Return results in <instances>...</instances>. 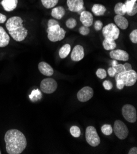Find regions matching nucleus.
I'll return each instance as SVG.
<instances>
[{
    "instance_id": "1",
    "label": "nucleus",
    "mask_w": 137,
    "mask_h": 154,
    "mask_svg": "<svg viewBox=\"0 0 137 154\" xmlns=\"http://www.w3.org/2000/svg\"><path fill=\"white\" fill-rule=\"evenodd\" d=\"M6 149L9 154H20L27 145L25 135L19 130L11 129L5 135Z\"/></svg>"
},
{
    "instance_id": "2",
    "label": "nucleus",
    "mask_w": 137,
    "mask_h": 154,
    "mask_svg": "<svg viewBox=\"0 0 137 154\" xmlns=\"http://www.w3.org/2000/svg\"><path fill=\"white\" fill-rule=\"evenodd\" d=\"M6 26L9 34L16 41H22L28 35V30L23 26V20L19 16H14L9 19Z\"/></svg>"
},
{
    "instance_id": "3",
    "label": "nucleus",
    "mask_w": 137,
    "mask_h": 154,
    "mask_svg": "<svg viewBox=\"0 0 137 154\" xmlns=\"http://www.w3.org/2000/svg\"><path fill=\"white\" fill-rule=\"evenodd\" d=\"M114 77L116 80L120 79L123 81L125 86L131 87L136 82L137 73L135 70L131 69L128 71H124L123 72L116 74Z\"/></svg>"
},
{
    "instance_id": "4",
    "label": "nucleus",
    "mask_w": 137,
    "mask_h": 154,
    "mask_svg": "<svg viewBox=\"0 0 137 154\" xmlns=\"http://www.w3.org/2000/svg\"><path fill=\"white\" fill-rule=\"evenodd\" d=\"M47 33L49 40L54 42L63 40L66 35V32L60 27V25H56L48 28Z\"/></svg>"
},
{
    "instance_id": "5",
    "label": "nucleus",
    "mask_w": 137,
    "mask_h": 154,
    "mask_svg": "<svg viewBox=\"0 0 137 154\" xmlns=\"http://www.w3.org/2000/svg\"><path fill=\"white\" fill-rule=\"evenodd\" d=\"M102 33L104 39L108 41H115L119 36L120 30L116 24L110 23L103 28Z\"/></svg>"
},
{
    "instance_id": "6",
    "label": "nucleus",
    "mask_w": 137,
    "mask_h": 154,
    "mask_svg": "<svg viewBox=\"0 0 137 154\" xmlns=\"http://www.w3.org/2000/svg\"><path fill=\"white\" fill-rule=\"evenodd\" d=\"M86 140L91 146L97 147L100 143V138L94 127L89 126L86 130Z\"/></svg>"
},
{
    "instance_id": "7",
    "label": "nucleus",
    "mask_w": 137,
    "mask_h": 154,
    "mask_svg": "<svg viewBox=\"0 0 137 154\" xmlns=\"http://www.w3.org/2000/svg\"><path fill=\"white\" fill-rule=\"evenodd\" d=\"M114 132L119 140H124L129 135V129L123 122L117 120L114 124Z\"/></svg>"
},
{
    "instance_id": "8",
    "label": "nucleus",
    "mask_w": 137,
    "mask_h": 154,
    "mask_svg": "<svg viewBox=\"0 0 137 154\" xmlns=\"http://www.w3.org/2000/svg\"><path fill=\"white\" fill-rule=\"evenodd\" d=\"M57 83L56 81L52 78H48L44 79L40 84L41 90L46 94H51L54 92L57 88Z\"/></svg>"
},
{
    "instance_id": "9",
    "label": "nucleus",
    "mask_w": 137,
    "mask_h": 154,
    "mask_svg": "<svg viewBox=\"0 0 137 154\" xmlns=\"http://www.w3.org/2000/svg\"><path fill=\"white\" fill-rule=\"evenodd\" d=\"M122 113L124 119L130 123H135L137 119L136 110L131 104H125L122 109Z\"/></svg>"
},
{
    "instance_id": "10",
    "label": "nucleus",
    "mask_w": 137,
    "mask_h": 154,
    "mask_svg": "<svg viewBox=\"0 0 137 154\" xmlns=\"http://www.w3.org/2000/svg\"><path fill=\"white\" fill-rule=\"evenodd\" d=\"M67 4L68 9L71 12L80 14L83 11H86L84 0H67Z\"/></svg>"
},
{
    "instance_id": "11",
    "label": "nucleus",
    "mask_w": 137,
    "mask_h": 154,
    "mask_svg": "<svg viewBox=\"0 0 137 154\" xmlns=\"http://www.w3.org/2000/svg\"><path fill=\"white\" fill-rule=\"evenodd\" d=\"M94 96V90L90 87H84L77 94V98L81 102L84 103L90 100Z\"/></svg>"
},
{
    "instance_id": "12",
    "label": "nucleus",
    "mask_w": 137,
    "mask_h": 154,
    "mask_svg": "<svg viewBox=\"0 0 137 154\" xmlns=\"http://www.w3.org/2000/svg\"><path fill=\"white\" fill-rule=\"evenodd\" d=\"M110 55L112 59L117 61L120 60L126 61L129 59V54L126 51L121 49L112 50L110 53Z\"/></svg>"
},
{
    "instance_id": "13",
    "label": "nucleus",
    "mask_w": 137,
    "mask_h": 154,
    "mask_svg": "<svg viewBox=\"0 0 137 154\" xmlns=\"http://www.w3.org/2000/svg\"><path fill=\"white\" fill-rule=\"evenodd\" d=\"M84 49L81 45H76L71 54V58L74 61H79L84 57Z\"/></svg>"
},
{
    "instance_id": "14",
    "label": "nucleus",
    "mask_w": 137,
    "mask_h": 154,
    "mask_svg": "<svg viewBox=\"0 0 137 154\" xmlns=\"http://www.w3.org/2000/svg\"><path fill=\"white\" fill-rule=\"evenodd\" d=\"M80 20L84 26L89 27L93 24V15L90 12L84 11L80 14Z\"/></svg>"
},
{
    "instance_id": "15",
    "label": "nucleus",
    "mask_w": 137,
    "mask_h": 154,
    "mask_svg": "<svg viewBox=\"0 0 137 154\" xmlns=\"http://www.w3.org/2000/svg\"><path fill=\"white\" fill-rule=\"evenodd\" d=\"M38 69L42 74L46 76L50 77L54 74V69L52 66L44 61H41L39 63Z\"/></svg>"
},
{
    "instance_id": "16",
    "label": "nucleus",
    "mask_w": 137,
    "mask_h": 154,
    "mask_svg": "<svg viewBox=\"0 0 137 154\" xmlns=\"http://www.w3.org/2000/svg\"><path fill=\"white\" fill-rule=\"evenodd\" d=\"M116 25L122 29H126L129 26V21L123 15H116L114 18Z\"/></svg>"
},
{
    "instance_id": "17",
    "label": "nucleus",
    "mask_w": 137,
    "mask_h": 154,
    "mask_svg": "<svg viewBox=\"0 0 137 154\" xmlns=\"http://www.w3.org/2000/svg\"><path fill=\"white\" fill-rule=\"evenodd\" d=\"M1 4L6 11L11 12L17 8L18 0H2Z\"/></svg>"
},
{
    "instance_id": "18",
    "label": "nucleus",
    "mask_w": 137,
    "mask_h": 154,
    "mask_svg": "<svg viewBox=\"0 0 137 154\" xmlns=\"http://www.w3.org/2000/svg\"><path fill=\"white\" fill-rule=\"evenodd\" d=\"M9 35H8L2 26H0V48L6 47L9 44Z\"/></svg>"
},
{
    "instance_id": "19",
    "label": "nucleus",
    "mask_w": 137,
    "mask_h": 154,
    "mask_svg": "<svg viewBox=\"0 0 137 154\" xmlns=\"http://www.w3.org/2000/svg\"><path fill=\"white\" fill-rule=\"evenodd\" d=\"M65 14V10L62 6H58L53 8L51 12V15L55 19L57 20H60L62 19Z\"/></svg>"
},
{
    "instance_id": "20",
    "label": "nucleus",
    "mask_w": 137,
    "mask_h": 154,
    "mask_svg": "<svg viewBox=\"0 0 137 154\" xmlns=\"http://www.w3.org/2000/svg\"><path fill=\"white\" fill-rule=\"evenodd\" d=\"M92 11L96 16H101L103 15L106 11V9L104 6L100 4H95L93 5Z\"/></svg>"
},
{
    "instance_id": "21",
    "label": "nucleus",
    "mask_w": 137,
    "mask_h": 154,
    "mask_svg": "<svg viewBox=\"0 0 137 154\" xmlns=\"http://www.w3.org/2000/svg\"><path fill=\"white\" fill-rule=\"evenodd\" d=\"M71 51V45L68 44H65L59 50V56L61 58H65Z\"/></svg>"
},
{
    "instance_id": "22",
    "label": "nucleus",
    "mask_w": 137,
    "mask_h": 154,
    "mask_svg": "<svg viewBox=\"0 0 137 154\" xmlns=\"http://www.w3.org/2000/svg\"><path fill=\"white\" fill-rule=\"evenodd\" d=\"M114 11L116 15H123V16H124V15L126 14L125 6H124V3H117L114 6Z\"/></svg>"
},
{
    "instance_id": "23",
    "label": "nucleus",
    "mask_w": 137,
    "mask_h": 154,
    "mask_svg": "<svg viewBox=\"0 0 137 154\" xmlns=\"http://www.w3.org/2000/svg\"><path fill=\"white\" fill-rule=\"evenodd\" d=\"M103 47L106 51H112L116 49V43L115 41H108L104 39L103 41Z\"/></svg>"
},
{
    "instance_id": "24",
    "label": "nucleus",
    "mask_w": 137,
    "mask_h": 154,
    "mask_svg": "<svg viewBox=\"0 0 137 154\" xmlns=\"http://www.w3.org/2000/svg\"><path fill=\"white\" fill-rule=\"evenodd\" d=\"M58 0H41L42 6L47 9L54 8L57 5Z\"/></svg>"
},
{
    "instance_id": "25",
    "label": "nucleus",
    "mask_w": 137,
    "mask_h": 154,
    "mask_svg": "<svg viewBox=\"0 0 137 154\" xmlns=\"http://www.w3.org/2000/svg\"><path fill=\"white\" fill-rule=\"evenodd\" d=\"M101 132L106 136L111 135L113 132V128L111 125L104 124L101 128Z\"/></svg>"
},
{
    "instance_id": "26",
    "label": "nucleus",
    "mask_w": 137,
    "mask_h": 154,
    "mask_svg": "<svg viewBox=\"0 0 137 154\" xmlns=\"http://www.w3.org/2000/svg\"><path fill=\"white\" fill-rule=\"evenodd\" d=\"M136 2H133L130 1V0H127L125 3H124V6H125V8H126V14L129 15L130 12H132L135 4Z\"/></svg>"
},
{
    "instance_id": "27",
    "label": "nucleus",
    "mask_w": 137,
    "mask_h": 154,
    "mask_svg": "<svg viewBox=\"0 0 137 154\" xmlns=\"http://www.w3.org/2000/svg\"><path fill=\"white\" fill-rule=\"evenodd\" d=\"M70 131L71 134L74 137H79L81 134V130L77 126H72L70 128Z\"/></svg>"
},
{
    "instance_id": "28",
    "label": "nucleus",
    "mask_w": 137,
    "mask_h": 154,
    "mask_svg": "<svg viewBox=\"0 0 137 154\" xmlns=\"http://www.w3.org/2000/svg\"><path fill=\"white\" fill-rule=\"evenodd\" d=\"M77 25V22L73 18L68 19L66 22V26L70 29L74 28Z\"/></svg>"
},
{
    "instance_id": "29",
    "label": "nucleus",
    "mask_w": 137,
    "mask_h": 154,
    "mask_svg": "<svg viewBox=\"0 0 137 154\" xmlns=\"http://www.w3.org/2000/svg\"><path fill=\"white\" fill-rule=\"evenodd\" d=\"M96 75L100 79H104V78H106L107 74H106V71L104 69L99 68L97 69L96 72Z\"/></svg>"
},
{
    "instance_id": "30",
    "label": "nucleus",
    "mask_w": 137,
    "mask_h": 154,
    "mask_svg": "<svg viewBox=\"0 0 137 154\" xmlns=\"http://www.w3.org/2000/svg\"><path fill=\"white\" fill-rule=\"evenodd\" d=\"M79 33L83 35V36H87L90 33V29L89 28L86 26H82L79 29Z\"/></svg>"
},
{
    "instance_id": "31",
    "label": "nucleus",
    "mask_w": 137,
    "mask_h": 154,
    "mask_svg": "<svg viewBox=\"0 0 137 154\" xmlns=\"http://www.w3.org/2000/svg\"><path fill=\"white\" fill-rule=\"evenodd\" d=\"M129 37H130V41L133 43H134V44L137 43V29H136L132 31V32L130 34Z\"/></svg>"
},
{
    "instance_id": "32",
    "label": "nucleus",
    "mask_w": 137,
    "mask_h": 154,
    "mask_svg": "<svg viewBox=\"0 0 137 154\" xmlns=\"http://www.w3.org/2000/svg\"><path fill=\"white\" fill-rule=\"evenodd\" d=\"M103 86L106 90H111L113 87L112 82L110 81H104L103 82Z\"/></svg>"
},
{
    "instance_id": "33",
    "label": "nucleus",
    "mask_w": 137,
    "mask_h": 154,
    "mask_svg": "<svg viewBox=\"0 0 137 154\" xmlns=\"http://www.w3.org/2000/svg\"><path fill=\"white\" fill-rule=\"evenodd\" d=\"M116 74H118V73H120V72H123L124 71H126L125 69H124V65L123 64H117V65H116L115 66L113 67Z\"/></svg>"
},
{
    "instance_id": "34",
    "label": "nucleus",
    "mask_w": 137,
    "mask_h": 154,
    "mask_svg": "<svg viewBox=\"0 0 137 154\" xmlns=\"http://www.w3.org/2000/svg\"><path fill=\"white\" fill-rule=\"evenodd\" d=\"M94 28H95V30L97 31V32L101 30L103 28V23H102V22L100 21V20H97L95 22Z\"/></svg>"
},
{
    "instance_id": "35",
    "label": "nucleus",
    "mask_w": 137,
    "mask_h": 154,
    "mask_svg": "<svg viewBox=\"0 0 137 154\" xmlns=\"http://www.w3.org/2000/svg\"><path fill=\"white\" fill-rule=\"evenodd\" d=\"M116 87L118 89L122 90V89L124 88L125 85H124V83L123 81L120 80V79H117V80H116Z\"/></svg>"
},
{
    "instance_id": "36",
    "label": "nucleus",
    "mask_w": 137,
    "mask_h": 154,
    "mask_svg": "<svg viewBox=\"0 0 137 154\" xmlns=\"http://www.w3.org/2000/svg\"><path fill=\"white\" fill-rule=\"evenodd\" d=\"M59 25V23L55 19H50V20H49L48 23V28L51 27V26H54V25Z\"/></svg>"
},
{
    "instance_id": "37",
    "label": "nucleus",
    "mask_w": 137,
    "mask_h": 154,
    "mask_svg": "<svg viewBox=\"0 0 137 154\" xmlns=\"http://www.w3.org/2000/svg\"><path fill=\"white\" fill-rule=\"evenodd\" d=\"M108 73L110 77H111V78H114L115 75L116 74V72L113 67H110L108 69Z\"/></svg>"
},
{
    "instance_id": "38",
    "label": "nucleus",
    "mask_w": 137,
    "mask_h": 154,
    "mask_svg": "<svg viewBox=\"0 0 137 154\" xmlns=\"http://www.w3.org/2000/svg\"><path fill=\"white\" fill-rule=\"evenodd\" d=\"M7 20V17L5 15L0 13V23H3Z\"/></svg>"
},
{
    "instance_id": "39",
    "label": "nucleus",
    "mask_w": 137,
    "mask_h": 154,
    "mask_svg": "<svg viewBox=\"0 0 137 154\" xmlns=\"http://www.w3.org/2000/svg\"><path fill=\"white\" fill-rule=\"evenodd\" d=\"M124 65V69L126 71H130L131 69H132V65L129 63H126L125 64L123 65Z\"/></svg>"
},
{
    "instance_id": "40",
    "label": "nucleus",
    "mask_w": 137,
    "mask_h": 154,
    "mask_svg": "<svg viewBox=\"0 0 137 154\" xmlns=\"http://www.w3.org/2000/svg\"><path fill=\"white\" fill-rule=\"evenodd\" d=\"M129 154H137V148L136 147H132L129 152Z\"/></svg>"
},
{
    "instance_id": "41",
    "label": "nucleus",
    "mask_w": 137,
    "mask_h": 154,
    "mask_svg": "<svg viewBox=\"0 0 137 154\" xmlns=\"http://www.w3.org/2000/svg\"><path fill=\"white\" fill-rule=\"evenodd\" d=\"M117 64H118V63H117V60H114V61H113V62H112V67H114V66H116V65H117Z\"/></svg>"
},
{
    "instance_id": "42",
    "label": "nucleus",
    "mask_w": 137,
    "mask_h": 154,
    "mask_svg": "<svg viewBox=\"0 0 137 154\" xmlns=\"http://www.w3.org/2000/svg\"><path fill=\"white\" fill-rule=\"evenodd\" d=\"M130 1L133 2H136V0H130Z\"/></svg>"
},
{
    "instance_id": "43",
    "label": "nucleus",
    "mask_w": 137,
    "mask_h": 154,
    "mask_svg": "<svg viewBox=\"0 0 137 154\" xmlns=\"http://www.w3.org/2000/svg\"><path fill=\"white\" fill-rule=\"evenodd\" d=\"M2 153V152H1V150H0V154H1Z\"/></svg>"
}]
</instances>
